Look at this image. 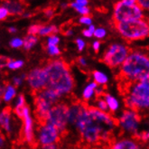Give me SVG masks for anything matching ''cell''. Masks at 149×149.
<instances>
[{
	"label": "cell",
	"instance_id": "1",
	"mask_svg": "<svg viewBox=\"0 0 149 149\" xmlns=\"http://www.w3.org/2000/svg\"><path fill=\"white\" fill-rule=\"evenodd\" d=\"M72 126L86 143L94 145L100 141H109L112 132L117 127V121L109 113L83 105Z\"/></svg>",
	"mask_w": 149,
	"mask_h": 149
},
{
	"label": "cell",
	"instance_id": "2",
	"mask_svg": "<svg viewBox=\"0 0 149 149\" xmlns=\"http://www.w3.org/2000/svg\"><path fill=\"white\" fill-rule=\"evenodd\" d=\"M46 76L45 88L58 93L61 97L71 93L74 89V79L71 69L63 60H54L42 67Z\"/></svg>",
	"mask_w": 149,
	"mask_h": 149
},
{
	"label": "cell",
	"instance_id": "3",
	"mask_svg": "<svg viewBox=\"0 0 149 149\" xmlns=\"http://www.w3.org/2000/svg\"><path fill=\"white\" fill-rule=\"evenodd\" d=\"M122 78L129 83L149 80V57L140 50L130 51L120 66Z\"/></svg>",
	"mask_w": 149,
	"mask_h": 149
},
{
	"label": "cell",
	"instance_id": "4",
	"mask_svg": "<svg viewBox=\"0 0 149 149\" xmlns=\"http://www.w3.org/2000/svg\"><path fill=\"white\" fill-rule=\"evenodd\" d=\"M124 101L127 109L146 110L149 108V80L130 83Z\"/></svg>",
	"mask_w": 149,
	"mask_h": 149
},
{
	"label": "cell",
	"instance_id": "5",
	"mask_svg": "<svg viewBox=\"0 0 149 149\" xmlns=\"http://www.w3.org/2000/svg\"><path fill=\"white\" fill-rule=\"evenodd\" d=\"M116 29L120 36L127 41L142 40L149 34L148 22L145 19L116 23Z\"/></svg>",
	"mask_w": 149,
	"mask_h": 149
},
{
	"label": "cell",
	"instance_id": "6",
	"mask_svg": "<svg viewBox=\"0 0 149 149\" xmlns=\"http://www.w3.org/2000/svg\"><path fill=\"white\" fill-rule=\"evenodd\" d=\"M145 13L136 0H121L114 6L113 18L116 23L144 19Z\"/></svg>",
	"mask_w": 149,
	"mask_h": 149
},
{
	"label": "cell",
	"instance_id": "7",
	"mask_svg": "<svg viewBox=\"0 0 149 149\" xmlns=\"http://www.w3.org/2000/svg\"><path fill=\"white\" fill-rule=\"evenodd\" d=\"M61 96L55 91L47 88L36 92L34 98V107H36V115L41 121H45L50 109L59 102Z\"/></svg>",
	"mask_w": 149,
	"mask_h": 149
},
{
	"label": "cell",
	"instance_id": "8",
	"mask_svg": "<svg viewBox=\"0 0 149 149\" xmlns=\"http://www.w3.org/2000/svg\"><path fill=\"white\" fill-rule=\"evenodd\" d=\"M130 52V49L123 43L115 42L106 50L104 52L102 60L110 68L120 67L125 62L127 55Z\"/></svg>",
	"mask_w": 149,
	"mask_h": 149
},
{
	"label": "cell",
	"instance_id": "9",
	"mask_svg": "<svg viewBox=\"0 0 149 149\" xmlns=\"http://www.w3.org/2000/svg\"><path fill=\"white\" fill-rule=\"evenodd\" d=\"M67 109L68 106L64 103L58 102L54 106L50 109L48 115L45 118V123L55 127L60 134L64 133L68 124V118H67Z\"/></svg>",
	"mask_w": 149,
	"mask_h": 149
},
{
	"label": "cell",
	"instance_id": "10",
	"mask_svg": "<svg viewBox=\"0 0 149 149\" xmlns=\"http://www.w3.org/2000/svg\"><path fill=\"white\" fill-rule=\"evenodd\" d=\"M140 122L141 118L139 112L133 109H126L119 116L117 121V126L123 130L124 133L136 136L139 133Z\"/></svg>",
	"mask_w": 149,
	"mask_h": 149
},
{
	"label": "cell",
	"instance_id": "11",
	"mask_svg": "<svg viewBox=\"0 0 149 149\" xmlns=\"http://www.w3.org/2000/svg\"><path fill=\"white\" fill-rule=\"evenodd\" d=\"M60 132L52 126L43 122L38 127L36 132V139L40 146L56 145L60 139Z\"/></svg>",
	"mask_w": 149,
	"mask_h": 149
},
{
	"label": "cell",
	"instance_id": "12",
	"mask_svg": "<svg viewBox=\"0 0 149 149\" xmlns=\"http://www.w3.org/2000/svg\"><path fill=\"white\" fill-rule=\"evenodd\" d=\"M26 81L31 90L38 92L46 86V76L42 68H34L26 75Z\"/></svg>",
	"mask_w": 149,
	"mask_h": 149
},
{
	"label": "cell",
	"instance_id": "13",
	"mask_svg": "<svg viewBox=\"0 0 149 149\" xmlns=\"http://www.w3.org/2000/svg\"><path fill=\"white\" fill-rule=\"evenodd\" d=\"M21 118L23 119V136L25 141L32 144L36 139L34 134V125L33 119L31 115V110L28 106H24L22 110Z\"/></svg>",
	"mask_w": 149,
	"mask_h": 149
},
{
	"label": "cell",
	"instance_id": "14",
	"mask_svg": "<svg viewBox=\"0 0 149 149\" xmlns=\"http://www.w3.org/2000/svg\"><path fill=\"white\" fill-rule=\"evenodd\" d=\"M111 149H140V145L134 138L123 137L116 140Z\"/></svg>",
	"mask_w": 149,
	"mask_h": 149
},
{
	"label": "cell",
	"instance_id": "15",
	"mask_svg": "<svg viewBox=\"0 0 149 149\" xmlns=\"http://www.w3.org/2000/svg\"><path fill=\"white\" fill-rule=\"evenodd\" d=\"M83 104L81 103H73L68 106L67 109V118H68V124L72 126L74 122L76 121L77 118L80 115V113L82 109Z\"/></svg>",
	"mask_w": 149,
	"mask_h": 149
},
{
	"label": "cell",
	"instance_id": "16",
	"mask_svg": "<svg viewBox=\"0 0 149 149\" xmlns=\"http://www.w3.org/2000/svg\"><path fill=\"white\" fill-rule=\"evenodd\" d=\"M0 126L8 134H10L13 131L12 117L10 112L7 109H4L3 111L0 112Z\"/></svg>",
	"mask_w": 149,
	"mask_h": 149
},
{
	"label": "cell",
	"instance_id": "17",
	"mask_svg": "<svg viewBox=\"0 0 149 149\" xmlns=\"http://www.w3.org/2000/svg\"><path fill=\"white\" fill-rule=\"evenodd\" d=\"M8 11L9 15H23L24 12V6L18 1H8L3 5Z\"/></svg>",
	"mask_w": 149,
	"mask_h": 149
},
{
	"label": "cell",
	"instance_id": "18",
	"mask_svg": "<svg viewBox=\"0 0 149 149\" xmlns=\"http://www.w3.org/2000/svg\"><path fill=\"white\" fill-rule=\"evenodd\" d=\"M103 99H104V100L106 101V103H107L109 111L117 112L119 109L120 103H119L118 100L116 97H114V96H112L111 94L106 93V94H104Z\"/></svg>",
	"mask_w": 149,
	"mask_h": 149
},
{
	"label": "cell",
	"instance_id": "19",
	"mask_svg": "<svg viewBox=\"0 0 149 149\" xmlns=\"http://www.w3.org/2000/svg\"><path fill=\"white\" fill-rule=\"evenodd\" d=\"M97 87L98 85L93 81H90L84 87V89L82 91V99L85 101H89L92 100V98L95 96V91H96V89H97Z\"/></svg>",
	"mask_w": 149,
	"mask_h": 149
},
{
	"label": "cell",
	"instance_id": "20",
	"mask_svg": "<svg viewBox=\"0 0 149 149\" xmlns=\"http://www.w3.org/2000/svg\"><path fill=\"white\" fill-rule=\"evenodd\" d=\"M93 81L98 86H104L109 82V76L101 71H94L92 72Z\"/></svg>",
	"mask_w": 149,
	"mask_h": 149
},
{
	"label": "cell",
	"instance_id": "21",
	"mask_svg": "<svg viewBox=\"0 0 149 149\" xmlns=\"http://www.w3.org/2000/svg\"><path fill=\"white\" fill-rule=\"evenodd\" d=\"M59 29L57 28V26L55 25H40L38 34L37 36H50L52 34H55L58 33Z\"/></svg>",
	"mask_w": 149,
	"mask_h": 149
},
{
	"label": "cell",
	"instance_id": "22",
	"mask_svg": "<svg viewBox=\"0 0 149 149\" xmlns=\"http://www.w3.org/2000/svg\"><path fill=\"white\" fill-rule=\"evenodd\" d=\"M37 42H38L37 36L27 34V36L23 39V47L25 51H30L37 45Z\"/></svg>",
	"mask_w": 149,
	"mask_h": 149
},
{
	"label": "cell",
	"instance_id": "23",
	"mask_svg": "<svg viewBox=\"0 0 149 149\" xmlns=\"http://www.w3.org/2000/svg\"><path fill=\"white\" fill-rule=\"evenodd\" d=\"M16 97V89L13 85H6V91L3 95V100L5 102H10Z\"/></svg>",
	"mask_w": 149,
	"mask_h": 149
},
{
	"label": "cell",
	"instance_id": "24",
	"mask_svg": "<svg viewBox=\"0 0 149 149\" xmlns=\"http://www.w3.org/2000/svg\"><path fill=\"white\" fill-rule=\"evenodd\" d=\"M71 6L73 8V9L77 13L81 15V16H83V15H89V14L91 12V9H90L89 6H78L77 4L74 3V1L71 3Z\"/></svg>",
	"mask_w": 149,
	"mask_h": 149
},
{
	"label": "cell",
	"instance_id": "25",
	"mask_svg": "<svg viewBox=\"0 0 149 149\" xmlns=\"http://www.w3.org/2000/svg\"><path fill=\"white\" fill-rule=\"evenodd\" d=\"M24 61L23 60H14V59H9L7 63V68L15 71V70H18L24 66Z\"/></svg>",
	"mask_w": 149,
	"mask_h": 149
},
{
	"label": "cell",
	"instance_id": "26",
	"mask_svg": "<svg viewBox=\"0 0 149 149\" xmlns=\"http://www.w3.org/2000/svg\"><path fill=\"white\" fill-rule=\"evenodd\" d=\"M94 108H96L97 109H99V110H100L102 112L109 113V109H108V106H107V103H106V101L104 100V99L101 98V97H100L97 100H96Z\"/></svg>",
	"mask_w": 149,
	"mask_h": 149
},
{
	"label": "cell",
	"instance_id": "27",
	"mask_svg": "<svg viewBox=\"0 0 149 149\" xmlns=\"http://www.w3.org/2000/svg\"><path fill=\"white\" fill-rule=\"evenodd\" d=\"M47 46H59L60 43V37L56 34H52L47 37Z\"/></svg>",
	"mask_w": 149,
	"mask_h": 149
},
{
	"label": "cell",
	"instance_id": "28",
	"mask_svg": "<svg viewBox=\"0 0 149 149\" xmlns=\"http://www.w3.org/2000/svg\"><path fill=\"white\" fill-rule=\"evenodd\" d=\"M9 45L14 49H18L23 47V39L20 37H14L9 42Z\"/></svg>",
	"mask_w": 149,
	"mask_h": 149
},
{
	"label": "cell",
	"instance_id": "29",
	"mask_svg": "<svg viewBox=\"0 0 149 149\" xmlns=\"http://www.w3.org/2000/svg\"><path fill=\"white\" fill-rule=\"evenodd\" d=\"M93 36L97 39H104L105 37L107 36V31L103 27L96 28L94 33H93Z\"/></svg>",
	"mask_w": 149,
	"mask_h": 149
},
{
	"label": "cell",
	"instance_id": "30",
	"mask_svg": "<svg viewBox=\"0 0 149 149\" xmlns=\"http://www.w3.org/2000/svg\"><path fill=\"white\" fill-rule=\"evenodd\" d=\"M46 51H47V54L52 57L58 56L61 54V50L59 46H46Z\"/></svg>",
	"mask_w": 149,
	"mask_h": 149
},
{
	"label": "cell",
	"instance_id": "31",
	"mask_svg": "<svg viewBox=\"0 0 149 149\" xmlns=\"http://www.w3.org/2000/svg\"><path fill=\"white\" fill-rule=\"evenodd\" d=\"M24 106H26L25 98L23 94H20L17 96L15 100V109H23Z\"/></svg>",
	"mask_w": 149,
	"mask_h": 149
},
{
	"label": "cell",
	"instance_id": "32",
	"mask_svg": "<svg viewBox=\"0 0 149 149\" xmlns=\"http://www.w3.org/2000/svg\"><path fill=\"white\" fill-rule=\"evenodd\" d=\"M79 22H80L83 25L90 26L91 24H92V18L90 15H83V16H81V18H80Z\"/></svg>",
	"mask_w": 149,
	"mask_h": 149
},
{
	"label": "cell",
	"instance_id": "33",
	"mask_svg": "<svg viewBox=\"0 0 149 149\" xmlns=\"http://www.w3.org/2000/svg\"><path fill=\"white\" fill-rule=\"evenodd\" d=\"M39 27H40V24H32V25H30L28 30H27L28 34H30V36H36L38 34Z\"/></svg>",
	"mask_w": 149,
	"mask_h": 149
},
{
	"label": "cell",
	"instance_id": "34",
	"mask_svg": "<svg viewBox=\"0 0 149 149\" xmlns=\"http://www.w3.org/2000/svg\"><path fill=\"white\" fill-rule=\"evenodd\" d=\"M136 137H138L142 142H148L149 140V132L147 130L146 131H142L141 133H138Z\"/></svg>",
	"mask_w": 149,
	"mask_h": 149
},
{
	"label": "cell",
	"instance_id": "35",
	"mask_svg": "<svg viewBox=\"0 0 149 149\" xmlns=\"http://www.w3.org/2000/svg\"><path fill=\"white\" fill-rule=\"evenodd\" d=\"M75 42H76V45H77L78 50L80 51V52H81V51H83L85 49V47H86V42H85V41L83 39H81V38H77L75 40Z\"/></svg>",
	"mask_w": 149,
	"mask_h": 149
},
{
	"label": "cell",
	"instance_id": "36",
	"mask_svg": "<svg viewBox=\"0 0 149 149\" xmlns=\"http://www.w3.org/2000/svg\"><path fill=\"white\" fill-rule=\"evenodd\" d=\"M8 15H9V14H8L6 8L3 5L0 6V21H3L6 18H7Z\"/></svg>",
	"mask_w": 149,
	"mask_h": 149
},
{
	"label": "cell",
	"instance_id": "37",
	"mask_svg": "<svg viewBox=\"0 0 149 149\" xmlns=\"http://www.w3.org/2000/svg\"><path fill=\"white\" fill-rule=\"evenodd\" d=\"M136 3L143 11L148 10V8H149V1L148 0H138V1H136Z\"/></svg>",
	"mask_w": 149,
	"mask_h": 149
},
{
	"label": "cell",
	"instance_id": "38",
	"mask_svg": "<svg viewBox=\"0 0 149 149\" xmlns=\"http://www.w3.org/2000/svg\"><path fill=\"white\" fill-rule=\"evenodd\" d=\"M24 79L21 76H15L13 78V86L14 87H19L23 84Z\"/></svg>",
	"mask_w": 149,
	"mask_h": 149
},
{
	"label": "cell",
	"instance_id": "39",
	"mask_svg": "<svg viewBox=\"0 0 149 149\" xmlns=\"http://www.w3.org/2000/svg\"><path fill=\"white\" fill-rule=\"evenodd\" d=\"M54 13H55V11L52 7H48L43 11V14H45V17H47V18H52V17L54 15Z\"/></svg>",
	"mask_w": 149,
	"mask_h": 149
},
{
	"label": "cell",
	"instance_id": "40",
	"mask_svg": "<svg viewBox=\"0 0 149 149\" xmlns=\"http://www.w3.org/2000/svg\"><path fill=\"white\" fill-rule=\"evenodd\" d=\"M8 59L6 56H0V69H4L6 67H7V63H8Z\"/></svg>",
	"mask_w": 149,
	"mask_h": 149
},
{
	"label": "cell",
	"instance_id": "41",
	"mask_svg": "<svg viewBox=\"0 0 149 149\" xmlns=\"http://www.w3.org/2000/svg\"><path fill=\"white\" fill-rule=\"evenodd\" d=\"M100 46H101V43H100V41H94L92 42V49L95 52H99L100 49Z\"/></svg>",
	"mask_w": 149,
	"mask_h": 149
},
{
	"label": "cell",
	"instance_id": "42",
	"mask_svg": "<svg viewBox=\"0 0 149 149\" xmlns=\"http://www.w3.org/2000/svg\"><path fill=\"white\" fill-rule=\"evenodd\" d=\"M74 3L81 6H88V5H89V1L88 0H75Z\"/></svg>",
	"mask_w": 149,
	"mask_h": 149
},
{
	"label": "cell",
	"instance_id": "43",
	"mask_svg": "<svg viewBox=\"0 0 149 149\" xmlns=\"http://www.w3.org/2000/svg\"><path fill=\"white\" fill-rule=\"evenodd\" d=\"M82 36L84 37H86V38H91V37L93 36V33L89 29H88V28H86V29H84L82 31Z\"/></svg>",
	"mask_w": 149,
	"mask_h": 149
},
{
	"label": "cell",
	"instance_id": "44",
	"mask_svg": "<svg viewBox=\"0 0 149 149\" xmlns=\"http://www.w3.org/2000/svg\"><path fill=\"white\" fill-rule=\"evenodd\" d=\"M103 93H104V89L100 86H98L95 91V95H97L98 97H101V95H103Z\"/></svg>",
	"mask_w": 149,
	"mask_h": 149
},
{
	"label": "cell",
	"instance_id": "45",
	"mask_svg": "<svg viewBox=\"0 0 149 149\" xmlns=\"http://www.w3.org/2000/svg\"><path fill=\"white\" fill-rule=\"evenodd\" d=\"M78 63H79V64H80L81 66H82V67H86L87 64H88L87 60L84 57H80V58H79L78 59Z\"/></svg>",
	"mask_w": 149,
	"mask_h": 149
},
{
	"label": "cell",
	"instance_id": "46",
	"mask_svg": "<svg viewBox=\"0 0 149 149\" xmlns=\"http://www.w3.org/2000/svg\"><path fill=\"white\" fill-rule=\"evenodd\" d=\"M40 149H58V146H57V145L43 146H40Z\"/></svg>",
	"mask_w": 149,
	"mask_h": 149
},
{
	"label": "cell",
	"instance_id": "47",
	"mask_svg": "<svg viewBox=\"0 0 149 149\" xmlns=\"http://www.w3.org/2000/svg\"><path fill=\"white\" fill-rule=\"evenodd\" d=\"M6 91V85H0V99L3 97Z\"/></svg>",
	"mask_w": 149,
	"mask_h": 149
},
{
	"label": "cell",
	"instance_id": "48",
	"mask_svg": "<svg viewBox=\"0 0 149 149\" xmlns=\"http://www.w3.org/2000/svg\"><path fill=\"white\" fill-rule=\"evenodd\" d=\"M8 32L10 33H15L17 32V29L15 26H9V27H8Z\"/></svg>",
	"mask_w": 149,
	"mask_h": 149
},
{
	"label": "cell",
	"instance_id": "49",
	"mask_svg": "<svg viewBox=\"0 0 149 149\" xmlns=\"http://www.w3.org/2000/svg\"><path fill=\"white\" fill-rule=\"evenodd\" d=\"M64 34L66 36H72L73 34V30L72 29H68L64 32Z\"/></svg>",
	"mask_w": 149,
	"mask_h": 149
},
{
	"label": "cell",
	"instance_id": "50",
	"mask_svg": "<svg viewBox=\"0 0 149 149\" xmlns=\"http://www.w3.org/2000/svg\"><path fill=\"white\" fill-rule=\"evenodd\" d=\"M5 145V139L2 136H0V148H2Z\"/></svg>",
	"mask_w": 149,
	"mask_h": 149
},
{
	"label": "cell",
	"instance_id": "51",
	"mask_svg": "<svg viewBox=\"0 0 149 149\" xmlns=\"http://www.w3.org/2000/svg\"><path fill=\"white\" fill-rule=\"evenodd\" d=\"M88 29H89V30L93 33L94 31H95V29H96V27H95V25H94V24H91L90 26H88Z\"/></svg>",
	"mask_w": 149,
	"mask_h": 149
},
{
	"label": "cell",
	"instance_id": "52",
	"mask_svg": "<svg viewBox=\"0 0 149 149\" xmlns=\"http://www.w3.org/2000/svg\"><path fill=\"white\" fill-rule=\"evenodd\" d=\"M22 15L24 17V18H27V17H30V16L32 15V14H31V13H29V12H24Z\"/></svg>",
	"mask_w": 149,
	"mask_h": 149
},
{
	"label": "cell",
	"instance_id": "53",
	"mask_svg": "<svg viewBox=\"0 0 149 149\" xmlns=\"http://www.w3.org/2000/svg\"><path fill=\"white\" fill-rule=\"evenodd\" d=\"M0 102H1V99H0Z\"/></svg>",
	"mask_w": 149,
	"mask_h": 149
}]
</instances>
